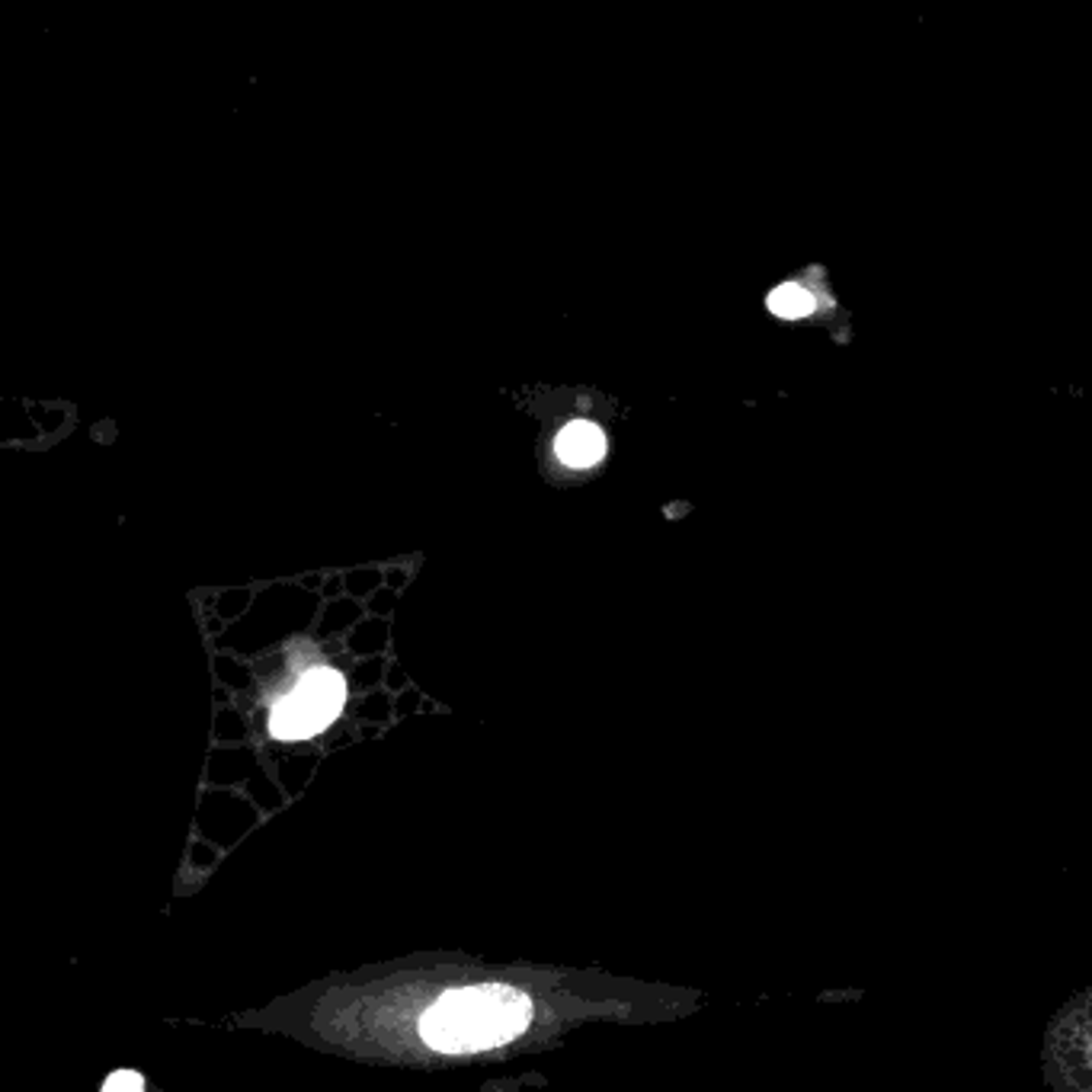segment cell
Wrapping results in <instances>:
<instances>
[{"label": "cell", "instance_id": "cell-1", "mask_svg": "<svg viewBox=\"0 0 1092 1092\" xmlns=\"http://www.w3.org/2000/svg\"><path fill=\"white\" fill-rule=\"evenodd\" d=\"M533 1022V1000L510 984H478L443 993L420 1022L429 1048L461 1054L504 1045Z\"/></svg>", "mask_w": 1092, "mask_h": 1092}, {"label": "cell", "instance_id": "cell-2", "mask_svg": "<svg viewBox=\"0 0 1092 1092\" xmlns=\"http://www.w3.org/2000/svg\"><path fill=\"white\" fill-rule=\"evenodd\" d=\"M343 696H347V685H343L340 673L311 670L298 682V689L276 705L269 728L283 740H301V737L318 734L340 714Z\"/></svg>", "mask_w": 1092, "mask_h": 1092}, {"label": "cell", "instance_id": "cell-3", "mask_svg": "<svg viewBox=\"0 0 1092 1092\" xmlns=\"http://www.w3.org/2000/svg\"><path fill=\"white\" fill-rule=\"evenodd\" d=\"M606 452V436L600 426H592L586 420H577L571 426H565V432L557 436V455L560 461H568L571 468H589L597 464Z\"/></svg>", "mask_w": 1092, "mask_h": 1092}, {"label": "cell", "instance_id": "cell-4", "mask_svg": "<svg viewBox=\"0 0 1092 1092\" xmlns=\"http://www.w3.org/2000/svg\"><path fill=\"white\" fill-rule=\"evenodd\" d=\"M769 311H772V315L775 318H782V321H801V318H807L810 315V311H814V295H810L804 286H798V283H785V286H778V289H772V295H769Z\"/></svg>", "mask_w": 1092, "mask_h": 1092}, {"label": "cell", "instance_id": "cell-5", "mask_svg": "<svg viewBox=\"0 0 1092 1092\" xmlns=\"http://www.w3.org/2000/svg\"><path fill=\"white\" fill-rule=\"evenodd\" d=\"M100 1092H144V1080L135 1070H116Z\"/></svg>", "mask_w": 1092, "mask_h": 1092}]
</instances>
